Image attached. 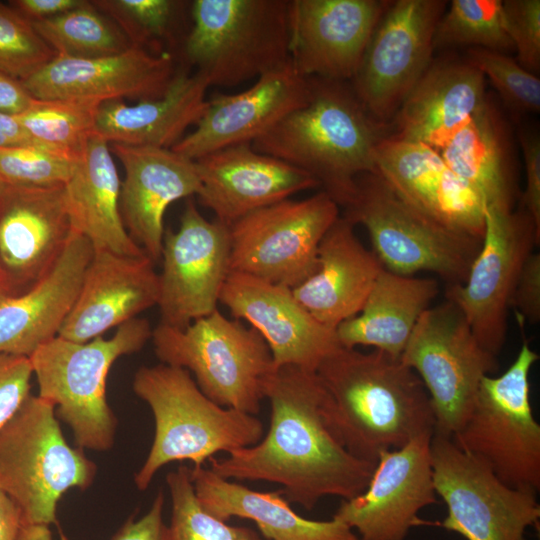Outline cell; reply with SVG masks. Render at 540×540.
Returning a JSON list of instances; mask_svg holds the SVG:
<instances>
[{"mask_svg":"<svg viewBox=\"0 0 540 540\" xmlns=\"http://www.w3.org/2000/svg\"><path fill=\"white\" fill-rule=\"evenodd\" d=\"M0 185H1V183H0Z\"/></svg>","mask_w":540,"mask_h":540,"instance_id":"cell-54","label":"cell"},{"mask_svg":"<svg viewBox=\"0 0 540 540\" xmlns=\"http://www.w3.org/2000/svg\"><path fill=\"white\" fill-rule=\"evenodd\" d=\"M8 296L5 285L3 283L2 277L0 275V300L4 297Z\"/></svg>","mask_w":540,"mask_h":540,"instance_id":"cell-53","label":"cell"},{"mask_svg":"<svg viewBox=\"0 0 540 540\" xmlns=\"http://www.w3.org/2000/svg\"><path fill=\"white\" fill-rule=\"evenodd\" d=\"M309 101L251 143L257 152L312 175L339 206H347L357 178L375 172L382 124L365 110L346 82L308 78Z\"/></svg>","mask_w":540,"mask_h":540,"instance_id":"cell-3","label":"cell"},{"mask_svg":"<svg viewBox=\"0 0 540 540\" xmlns=\"http://www.w3.org/2000/svg\"><path fill=\"white\" fill-rule=\"evenodd\" d=\"M208 88L197 72L179 71L160 98L132 105L121 99L102 102L95 134L108 144L171 149L204 115Z\"/></svg>","mask_w":540,"mask_h":540,"instance_id":"cell-30","label":"cell"},{"mask_svg":"<svg viewBox=\"0 0 540 540\" xmlns=\"http://www.w3.org/2000/svg\"><path fill=\"white\" fill-rule=\"evenodd\" d=\"M152 330L148 320L136 317L117 327L111 338L80 343L56 336L29 357L38 396L54 405L80 449L113 446L117 418L106 397L109 371L119 357L140 351Z\"/></svg>","mask_w":540,"mask_h":540,"instance_id":"cell-5","label":"cell"},{"mask_svg":"<svg viewBox=\"0 0 540 540\" xmlns=\"http://www.w3.org/2000/svg\"><path fill=\"white\" fill-rule=\"evenodd\" d=\"M539 355L524 340L499 376H485L463 426L451 437L506 485L540 489V425L530 397V371Z\"/></svg>","mask_w":540,"mask_h":540,"instance_id":"cell-9","label":"cell"},{"mask_svg":"<svg viewBox=\"0 0 540 540\" xmlns=\"http://www.w3.org/2000/svg\"><path fill=\"white\" fill-rule=\"evenodd\" d=\"M315 372L324 391L325 422L356 458L376 464L382 451L434 433L428 393L401 359L340 346Z\"/></svg>","mask_w":540,"mask_h":540,"instance_id":"cell-2","label":"cell"},{"mask_svg":"<svg viewBox=\"0 0 540 540\" xmlns=\"http://www.w3.org/2000/svg\"><path fill=\"white\" fill-rule=\"evenodd\" d=\"M29 357L0 353V428L30 395Z\"/></svg>","mask_w":540,"mask_h":540,"instance_id":"cell-44","label":"cell"},{"mask_svg":"<svg viewBox=\"0 0 540 540\" xmlns=\"http://www.w3.org/2000/svg\"><path fill=\"white\" fill-rule=\"evenodd\" d=\"M64 185H0V275L8 296L55 266L73 235Z\"/></svg>","mask_w":540,"mask_h":540,"instance_id":"cell-19","label":"cell"},{"mask_svg":"<svg viewBox=\"0 0 540 540\" xmlns=\"http://www.w3.org/2000/svg\"><path fill=\"white\" fill-rule=\"evenodd\" d=\"M433 434L382 451L366 489L342 500L333 517L355 529L359 540H404L413 527L431 524L418 514L437 502L430 454Z\"/></svg>","mask_w":540,"mask_h":540,"instance_id":"cell-17","label":"cell"},{"mask_svg":"<svg viewBox=\"0 0 540 540\" xmlns=\"http://www.w3.org/2000/svg\"><path fill=\"white\" fill-rule=\"evenodd\" d=\"M160 259V323L183 329L217 309L230 272L229 227L207 220L188 198L179 228L165 230Z\"/></svg>","mask_w":540,"mask_h":540,"instance_id":"cell-16","label":"cell"},{"mask_svg":"<svg viewBox=\"0 0 540 540\" xmlns=\"http://www.w3.org/2000/svg\"><path fill=\"white\" fill-rule=\"evenodd\" d=\"M514 307L520 317L532 324L540 320V254L532 252L525 260L517 278L510 307Z\"/></svg>","mask_w":540,"mask_h":540,"instance_id":"cell-45","label":"cell"},{"mask_svg":"<svg viewBox=\"0 0 540 540\" xmlns=\"http://www.w3.org/2000/svg\"><path fill=\"white\" fill-rule=\"evenodd\" d=\"M430 454L434 489L447 507L438 525L466 540H527L540 519L536 492L506 485L451 437L434 433Z\"/></svg>","mask_w":540,"mask_h":540,"instance_id":"cell-13","label":"cell"},{"mask_svg":"<svg viewBox=\"0 0 540 540\" xmlns=\"http://www.w3.org/2000/svg\"><path fill=\"white\" fill-rule=\"evenodd\" d=\"M469 46L505 53L513 45L507 34L502 0H452L441 16L434 48Z\"/></svg>","mask_w":540,"mask_h":540,"instance_id":"cell-37","label":"cell"},{"mask_svg":"<svg viewBox=\"0 0 540 540\" xmlns=\"http://www.w3.org/2000/svg\"><path fill=\"white\" fill-rule=\"evenodd\" d=\"M166 483L171 497L168 540H263L251 528L229 525L210 514L196 497L186 465L169 472Z\"/></svg>","mask_w":540,"mask_h":540,"instance_id":"cell-38","label":"cell"},{"mask_svg":"<svg viewBox=\"0 0 540 540\" xmlns=\"http://www.w3.org/2000/svg\"><path fill=\"white\" fill-rule=\"evenodd\" d=\"M86 0H12L8 4L30 22L63 14L84 5Z\"/></svg>","mask_w":540,"mask_h":540,"instance_id":"cell-48","label":"cell"},{"mask_svg":"<svg viewBox=\"0 0 540 540\" xmlns=\"http://www.w3.org/2000/svg\"><path fill=\"white\" fill-rule=\"evenodd\" d=\"M421 379L435 418L434 433L452 437L470 414L482 379L498 370L450 301L421 316L400 357Z\"/></svg>","mask_w":540,"mask_h":540,"instance_id":"cell-11","label":"cell"},{"mask_svg":"<svg viewBox=\"0 0 540 540\" xmlns=\"http://www.w3.org/2000/svg\"><path fill=\"white\" fill-rule=\"evenodd\" d=\"M99 103L76 100H39L14 115L30 137L46 148L77 159L95 134Z\"/></svg>","mask_w":540,"mask_h":540,"instance_id":"cell-36","label":"cell"},{"mask_svg":"<svg viewBox=\"0 0 540 540\" xmlns=\"http://www.w3.org/2000/svg\"><path fill=\"white\" fill-rule=\"evenodd\" d=\"M20 81L0 73V112L17 115L33 101Z\"/></svg>","mask_w":540,"mask_h":540,"instance_id":"cell-49","label":"cell"},{"mask_svg":"<svg viewBox=\"0 0 540 540\" xmlns=\"http://www.w3.org/2000/svg\"><path fill=\"white\" fill-rule=\"evenodd\" d=\"M96 465L65 440L55 407L29 395L0 428V490L16 504L22 524L56 522L57 504L72 488L85 490Z\"/></svg>","mask_w":540,"mask_h":540,"instance_id":"cell-7","label":"cell"},{"mask_svg":"<svg viewBox=\"0 0 540 540\" xmlns=\"http://www.w3.org/2000/svg\"><path fill=\"white\" fill-rule=\"evenodd\" d=\"M64 188L73 232L85 237L93 251L146 254L126 230L120 211V178L102 137H90Z\"/></svg>","mask_w":540,"mask_h":540,"instance_id":"cell-31","label":"cell"},{"mask_svg":"<svg viewBox=\"0 0 540 540\" xmlns=\"http://www.w3.org/2000/svg\"><path fill=\"white\" fill-rule=\"evenodd\" d=\"M374 162L375 172L419 213L455 235L482 242L485 201L438 151L384 136L375 147Z\"/></svg>","mask_w":540,"mask_h":540,"instance_id":"cell-18","label":"cell"},{"mask_svg":"<svg viewBox=\"0 0 540 540\" xmlns=\"http://www.w3.org/2000/svg\"><path fill=\"white\" fill-rule=\"evenodd\" d=\"M159 274L146 255L93 251L79 294L58 336L87 342L158 304Z\"/></svg>","mask_w":540,"mask_h":540,"instance_id":"cell-26","label":"cell"},{"mask_svg":"<svg viewBox=\"0 0 540 540\" xmlns=\"http://www.w3.org/2000/svg\"><path fill=\"white\" fill-rule=\"evenodd\" d=\"M132 388L149 405L155 422L150 451L134 478L139 490L147 489L155 474L171 462L188 460L194 467L204 466L216 453L255 445L264 436L256 415L214 403L183 368L162 363L142 366Z\"/></svg>","mask_w":540,"mask_h":540,"instance_id":"cell-4","label":"cell"},{"mask_svg":"<svg viewBox=\"0 0 540 540\" xmlns=\"http://www.w3.org/2000/svg\"><path fill=\"white\" fill-rule=\"evenodd\" d=\"M184 2L174 0H96L92 4L109 16L133 46H144L169 34Z\"/></svg>","mask_w":540,"mask_h":540,"instance_id":"cell-41","label":"cell"},{"mask_svg":"<svg viewBox=\"0 0 540 540\" xmlns=\"http://www.w3.org/2000/svg\"><path fill=\"white\" fill-rule=\"evenodd\" d=\"M524 164L525 189L519 207L526 211L540 229V139L536 133H519Z\"/></svg>","mask_w":540,"mask_h":540,"instance_id":"cell-46","label":"cell"},{"mask_svg":"<svg viewBox=\"0 0 540 540\" xmlns=\"http://www.w3.org/2000/svg\"><path fill=\"white\" fill-rule=\"evenodd\" d=\"M439 293L434 278L382 269L361 311L336 328L340 346H368L400 359L421 316Z\"/></svg>","mask_w":540,"mask_h":540,"instance_id":"cell-33","label":"cell"},{"mask_svg":"<svg viewBox=\"0 0 540 540\" xmlns=\"http://www.w3.org/2000/svg\"><path fill=\"white\" fill-rule=\"evenodd\" d=\"M507 34L521 67L538 76L540 71V1H502Z\"/></svg>","mask_w":540,"mask_h":540,"instance_id":"cell-43","label":"cell"},{"mask_svg":"<svg viewBox=\"0 0 540 540\" xmlns=\"http://www.w3.org/2000/svg\"><path fill=\"white\" fill-rule=\"evenodd\" d=\"M467 63L487 76L505 105L518 114L540 110V79L506 53L469 48Z\"/></svg>","mask_w":540,"mask_h":540,"instance_id":"cell-40","label":"cell"},{"mask_svg":"<svg viewBox=\"0 0 540 540\" xmlns=\"http://www.w3.org/2000/svg\"><path fill=\"white\" fill-rule=\"evenodd\" d=\"M174 75V59L169 52L132 46L122 53L97 58L56 55L20 82L34 99L100 104L123 98L138 102L160 98Z\"/></svg>","mask_w":540,"mask_h":540,"instance_id":"cell-21","label":"cell"},{"mask_svg":"<svg viewBox=\"0 0 540 540\" xmlns=\"http://www.w3.org/2000/svg\"><path fill=\"white\" fill-rule=\"evenodd\" d=\"M17 540H53L47 525L22 524Z\"/></svg>","mask_w":540,"mask_h":540,"instance_id":"cell-52","label":"cell"},{"mask_svg":"<svg viewBox=\"0 0 540 540\" xmlns=\"http://www.w3.org/2000/svg\"><path fill=\"white\" fill-rule=\"evenodd\" d=\"M219 302L259 333L275 368L292 365L315 372L340 347L336 330L314 319L288 287L229 272Z\"/></svg>","mask_w":540,"mask_h":540,"instance_id":"cell-22","label":"cell"},{"mask_svg":"<svg viewBox=\"0 0 540 540\" xmlns=\"http://www.w3.org/2000/svg\"><path fill=\"white\" fill-rule=\"evenodd\" d=\"M151 340L162 364L183 368L214 403L257 415L274 364L264 339L218 309L180 329L159 323Z\"/></svg>","mask_w":540,"mask_h":540,"instance_id":"cell-8","label":"cell"},{"mask_svg":"<svg viewBox=\"0 0 540 540\" xmlns=\"http://www.w3.org/2000/svg\"><path fill=\"white\" fill-rule=\"evenodd\" d=\"M16 145H37L46 148L30 137L14 115L0 112V147Z\"/></svg>","mask_w":540,"mask_h":540,"instance_id":"cell-51","label":"cell"},{"mask_svg":"<svg viewBox=\"0 0 540 540\" xmlns=\"http://www.w3.org/2000/svg\"><path fill=\"white\" fill-rule=\"evenodd\" d=\"M56 56L32 22L0 2V73L23 81Z\"/></svg>","mask_w":540,"mask_h":540,"instance_id":"cell-39","label":"cell"},{"mask_svg":"<svg viewBox=\"0 0 540 540\" xmlns=\"http://www.w3.org/2000/svg\"><path fill=\"white\" fill-rule=\"evenodd\" d=\"M194 161L201 181L199 203L228 227L258 209L320 188L312 175L257 152L251 143L229 146Z\"/></svg>","mask_w":540,"mask_h":540,"instance_id":"cell-24","label":"cell"},{"mask_svg":"<svg viewBox=\"0 0 540 540\" xmlns=\"http://www.w3.org/2000/svg\"><path fill=\"white\" fill-rule=\"evenodd\" d=\"M448 2L390 1L353 78V91L377 122L392 119L432 64L434 35Z\"/></svg>","mask_w":540,"mask_h":540,"instance_id":"cell-15","label":"cell"},{"mask_svg":"<svg viewBox=\"0 0 540 540\" xmlns=\"http://www.w3.org/2000/svg\"><path fill=\"white\" fill-rule=\"evenodd\" d=\"M32 24L59 56L97 58L116 55L133 46L119 26L90 1Z\"/></svg>","mask_w":540,"mask_h":540,"instance_id":"cell-35","label":"cell"},{"mask_svg":"<svg viewBox=\"0 0 540 540\" xmlns=\"http://www.w3.org/2000/svg\"><path fill=\"white\" fill-rule=\"evenodd\" d=\"M382 269L354 225L339 216L320 242L315 272L292 293L314 319L336 330L361 311Z\"/></svg>","mask_w":540,"mask_h":540,"instance_id":"cell-29","label":"cell"},{"mask_svg":"<svg viewBox=\"0 0 540 540\" xmlns=\"http://www.w3.org/2000/svg\"><path fill=\"white\" fill-rule=\"evenodd\" d=\"M343 215L368 232L383 269L405 276L437 275L462 284L481 243L455 235L405 202L376 172L360 175Z\"/></svg>","mask_w":540,"mask_h":540,"instance_id":"cell-10","label":"cell"},{"mask_svg":"<svg viewBox=\"0 0 540 540\" xmlns=\"http://www.w3.org/2000/svg\"><path fill=\"white\" fill-rule=\"evenodd\" d=\"M109 148L125 170L120 211L126 230L153 262L158 261L167 208L201 190L195 161L167 148L121 144Z\"/></svg>","mask_w":540,"mask_h":540,"instance_id":"cell-25","label":"cell"},{"mask_svg":"<svg viewBox=\"0 0 540 540\" xmlns=\"http://www.w3.org/2000/svg\"><path fill=\"white\" fill-rule=\"evenodd\" d=\"M163 505L164 496L160 491L148 512L139 519H128L111 540H168Z\"/></svg>","mask_w":540,"mask_h":540,"instance_id":"cell-47","label":"cell"},{"mask_svg":"<svg viewBox=\"0 0 540 540\" xmlns=\"http://www.w3.org/2000/svg\"><path fill=\"white\" fill-rule=\"evenodd\" d=\"M200 504L216 518L252 520L268 540H359L354 531L336 518L310 520L298 515L281 490L261 492L222 478L210 468L190 469Z\"/></svg>","mask_w":540,"mask_h":540,"instance_id":"cell-32","label":"cell"},{"mask_svg":"<svg viewBox=\"0 0 540 540\" xmlns=\"http://www.w3.org/2000/svg\"><path fill=\"white\" fill-rule=\"evenodd\" d=\"M309 79L292 63L260 76L237 94L216 93L196 128L171 149L192 160L211 152L252 143L310 99Z\"/></svg>","mask_w":540,"mask_h":540,"instance_id":"cell-23","label":"cell"},{"mask_svg":"<svg viewBox=\"0 0 540 540\" xmlns=\"http://www.w3.org/2000/svg\"><path fill=\"white\" fill-rule=\"evenodd\" d=\"M389 3L387 0H290L293 67L306 78L353 80Z\"/></svg>","mask_w":540,"mask_h":540,"instance_id":"cell-20","label":"cell"},{"mask_svg":"<svg viewBox=\"0 0 540 540\" xmlns=\"http://www.w3.org/2000/svg\"><path fill=\"white\" fill-rule=\"evenodd\" d=\"M440 155L456 175L480 192L486 207L514 209L516 183L508 135L488 97Z\"/></svg>","mask_w":540,"mask_h":540,"instance_id":"cell-34","label":"cell"},{"mask_svg":"<svg viewBox=\"0 0 540 540\" xmlns=\"http://www.w3.org/2000/svg\"><path fill=\"white\" fill-rule=\"evenodd\" d=\"M485 77L465 62L430 65L393 117L389 136L424 144L440 153L484 104Z\"/></svg>","mask_w":540,"mask_h":540,"instance_id":"cell-28","label":"cell"},{"mask_svg":"<svg viewBox=\"0 0 540 540\" xmlns=\"http://www.w3.org/2000/svg\"><path fill=\"white\" fill-rule=\"evenodd\" d=\"M289 1H193L186 59L209 87L236 86L290 64Z\"/></svg>","mask_w":540,"mask_h":540,"instance_id":"cell-6","label":"cell"},{"mask_svg":"<svg viewBox=\"0 0 540 540\" xmlns=\"http://www.w3.org/2000/svg\"><path fill=\"white\" fill-rule=\"evenodd\" d=\"M539 242L540 229L522 208L485 206L484 235L467 278L446 287V300L459 309L481 346L496 357L506 341L517 278Z\"/></svg>","mask_w":540,"mask_h":540,"instance_id":"cell-14","label":"cell"},{"mask_svg":"<svg viewBox=\"0 0 540 540\" xmlns=\"http://www.w3.org/2000/svg\"><path fill=\"white\" fill-rule=\"evenodd\" d=\"M76 160L37 145L0 147V183L17 186L65 185Z\"/></svg>","mask_w":540,"mask_h":540,"instance_id":"cell-42","label":"cell"},{"mask_svg":"<svg viewBox=\"0 0 540 540\" xmlns=\"http://www.w3.org/2000/svg\"><path fill=\"white\" fill-rule=\"evenodd\" d=\"M340 216L324 191L285 199L229 226L230 272L293 289L316 270L321 240Z\"/></svg>","mask_w":540,"mask_h":540,"instance_id":"cell-12","label":"cell"},{"mask_svg":"<svg viewBox=\"0 0 540 540\" xmlns=\"http://www.w3.org/2000/svg\"><path fill=\"white\" fill-rule=\"evenodd\" d=\"M90 242L73 233L52 270L25 293L0 300V353L30 357L58 336L92 257Z\"/></svg>","mask_w":540,"mask_h":540,"instance_id":"cell-27","label":"cell"},{"mask_svg":"<svg viewBox=\"0 0 540 540\" xmlns=\"http://www.w3.org/2000/svg\"><path fill=\"white\" fill-rule=\"evenodd\" d=\"M263 395L271 408L268 432L255 445L210 458L213 472L228 480L276 483L289 503L307 510L326 496L348 500L366 489L376 464L350 454L328 428L316 372L276 367Z\"/></svg>","mask_w":540,"mask_h":540,"instance_id":"cell-1","label":"cell"},{"mask_svg":"<svg viewBox=\"0 0 540 540\" xmlns=\"http://www.w3.org/2000/svg\"><path fill=\"white\" fill-rule=\"evenodd\" d=\"M21 525L18 507L0 490V540H17Z\"/></svg>","mask_w":540,"mask_h":540,"instance_id":"cell-50","label":"cell"}]
</instances>
